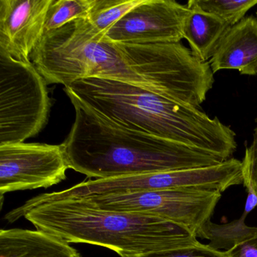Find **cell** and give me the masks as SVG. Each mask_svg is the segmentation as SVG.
Wrapping results in <instances>:
<instances>
[{
  "instance_id": "6da1fadb",
  "label": "cell",
  "mask_w": 257,
  "mask_h": 257,
  "mask_svg": "<svg viewBox=\"0 0 257 257\" xmlns=\"http://www.w3.org/2000/svg\"><path fill=\"white\" fill-rule=\"evenodd\" d=\"M76 118L63 149L69 168L88 178H115L211 166L214 155L124 127L64 90Z\"/></svg>"
},
{
  "instance_id": "7a4b0ae2",
  "label": "cell",
  "mask_w": 257,
  "mask_h": 257,
  "mask_svg": "<svg viewBox=\"0 0 257 257\" xmlns=\"http://www.w3.org/2000/svg\"><path fill=\"white\" fill-rule=\"evenodd\" d=\"M85 104L121 125L214 155L225 161L237 150L234 131L218 117L129 82L103 78L65 87Z\"/></svg>"
},
{
  "instance_id": "3957f363",
  "label": "cell",
  "mask_w": 257,
  "mask_h": 257,
  "mask_svg": "<svg viewBox=\"0 0 257 257\" xmlns=\"http://www.w3.org/2000/svg\"><path fill=\"white\" fill-rule=\"evenodd\" d=\"M25 217L37 230L68 243L103 246L121 257L199 243L186 228L156 216L100 208L82 198H65L31 206L22 205L6 215L8 222Z\"/></svg>"
},
{
  "instance_id": "277c9868",
  "label": "cell",
  "mask_w": 257,
  "mask_h": 257,
  "mask_svg": "<svg viewBox=\"0 0 257 257\" xmlns=\"http://www.w3.org/2000/svg\"><path fill=\"white\" fill-rule=\"evenodd\" d=\"M31 60L47 84H61L65 88L82 79L103 78L148 89L117 45L97 31L88 18L44 33Z\"/></svg>"
},
{
  "instance_id": "5b68a950",
  "label": "cell",
  "mask_w": 257,
  "mask_h": 257,
  "mask_svg": "<svg viewBox=\"0 0 257 257\" xmlns=\"http://www.w3.org/2000/svg\"><path fill=\"white\" fill-rule=\"evenodd\" d=\"M150 91L200 108L214 84L209 63L197 59L181 43L116 44Z\"/></svg>"
},
{
  "instance_id": "8992f818",
  "label": "cell",
  "mask_w": 257,
  "mask_h": 257,
  "mask_svg": "<svg viewBox=\"0 0 257 257\" xmlns=\"http://www.w3.org/2000/svg\"><path fill=\"white\" fill-rule=\"evenodd\" d=\"M50 109L47 82L34 64L0 49V145L38 135Z\"/></svg>"
},
{
  "instance_id": "52a82bcc",
  "label": "cell",
  "mask_w": 257,
  "mask_h": 257,
  "mask_svg": "<svg viewBox=\"0 0 257 257\" xmlns=\"http://www.w3.org/2000/svg\"><path fill=\"white\" fill-rule=\"evenodd\" d=\"M222 192L201 189H161L82 199L105 210L156 216L180 225L195 235L210 220Z\"/></svg>"
},
{
  "instance_id": "ba28073f",
  "label": "cell",
  "mask_w": 257,
  "mask_h": 257,
  "mask_svg": "<svg viewBox=\"0 0 257 257\" xmlns=\"http://www.w3.org/2000/svg\"><path fill=\"white\" fill-rule=\"evenodd\" d=\"M62 145L15 143L0 145V194L48 188L67 178Z\"/></svg>"
},
{
  "instance_id": "9c48e42d",
  "label": "cell",
  "mask_w": 257,
  "mask_h": 257,
  "mask_svg": "<svg viewBox=\"0 0 257 257\" xmlns=\"http://www.w3.org/2000/svg\"><path fill=\"white\" fill-rule=\"evenodd\" d=\"M191 10L174 0H143L105 34L115 44L180 43Z\"/></svg>"
},
{
  "instance_id": "30bf717a",
  "label": "cell",
  "mask_w": 257,
  "mask_h": 257,
  "mask_svg": "<svg viewBox=\"0 0 257 257\" xmlns=\"http://www.w3.org/2000/svg\"><path fill=\"white\" fill-rule=\"evenodd\" d=\"M52 0H0V49L15 59L31 61L44 34Z\"/></svg>"
},
{
  "instance_id": "8fae6325",
  "label": "cell",
  "mask_w": 257,
  "mask_h": 257,
  "mask_svg": "<svg viewBox=\"0 0 257 257\" xmlns=\"http://www.w3.org/2000/svg\"><path fill=\"white\" fill-rule=\"evenodd\" d=\"M213 73L236 70L241 75H257V18L246 16L231 27L209 61Z\"/></svg>"
},
{
  "instance_id": "7c38bea8",
  "label": "cell",
  "mask_w": 257,
  "mask_h": 257,
  "mask_svg": "<svg viewBox=\"0 0 257 257\" xmlns=\"http://www.w3.org/2000/svg\"><path fill=\"white\" fill-rule=\"evenodd\" d=\"M0 257H83L68 242L39 230L0 231Z\"/></svg>"
},
{
  "instance_id": "4fadbf2b",
  "label": "cell",
  "mask_w": 257,
  "mask_h": 257,
  "mask_svg": "<svg viewBox=\"0 0 257 257\" xmlns=\"http://www.w3.org/2000/svg\"><path fill=\"white\" fill-rule=\"evenodd\" d=\"M190 10L183 26V39L197 59L209 62L231 26L213 15Z\"/></svg>"
},
{
  "instance_id": "5bb4252c",
  "label": "cell",
  "mask_w": 257,
  "mask_h": 257,
  "mask_svg": "<svg viewBox=\"0 0 257 257\" xmlns=\"http://www.w3.org/2000/svg\"><path fill=\"white\" fill-rule=\"evenodd\" d=\"M247 213L243 212L240 217L224 224L208 220L195 233L197 238L210 240L208 246L216 250L227 251L257 234V227L249 226L245 222Z\"/></svg>"
},
{
  "instance_id": "9a60e30c",
  "label": "cell",
  "mask_w": 257,
  "mask_h": 257,
  "mask_svg": "<svg viewBox=\"0 0 257 257\" xmlns=\"http://www.w3.org/2000/svg\"><path fill=\"white\" fill-rule=\"evenodd\" d=\"M256 5L257 0H189L186 6L189 10L213 15L232 27Z\"/></svg>"
},
{
  "instance_id": "2e32d148",
  "label": "cell",
  "mask_w": 257,
  "mask_h": 257,
  "mask_svg": "<svg viewBox=\"0 0 257 257\" xmlns=\"http://www.w3.org/2000/svg\"><path fill=\"white\" fill-rule=\"evenodd\" d=\"M143 0H94L88 19L91 25L105 34Z\"/></svg>"
},
{
  "instance_id": "e0dca14e",
  "label": "cell",
  "mask_w": 257,
  "mask_h": 257,
  "mask_svg": "<svg viewBox=\"0 0 257 257\" xmlns=\"http://www.w3.org/2000/svg\"><path fill=\"white\" fill-rule=\"evenodd\" d=\"M94 0H52L48 10L44 33L58 29L67 23L86 19Z\"/></svg>"
},
{
  "instance_id": "ac0fdd59",
  "label": "cell",
  "mask_w": 257,
  "mask_h": 257,
  "mask_svg": "<svg viewBox=\"0 0 257 257\" xmlns=\"http://www.w3.org/2000/svg\"><path fill=\"white\" fill-rule=\"evenodd\" d=\"M138 257H226L223 251L212 249L201 242L192 246L152 252Z\"/></svg>"
},
{
  "instance_id": "d6986e66",
  "label": "cell",
  "mask_w": 257,
  "mask_h": 257,
  "mask_svg": "<svg viewBox=\"0 0 257 257\" xmlns=\"http://www.w3.org/2000/svg\"><path fill=\"white\" fill-rule=\"evenodd\" d=\"M250 145L246 146L242 162L243 183H249L257 195V117Z\"/></svg>"
},
{
  "instance_id": "ffe728a7",
  "label": "cell",
  "mask_w": 257,
  "mask_h": 257,
  "mask_svg": "<svg viewBox=\"0 0 257 257\" xmlns=\"http://www.w3.org/2000/svg\"><path fill=\"white\" fill-rule=\"evenodd\" d=\"M223 252L226 257H257V234Z\"/></svg>"
},
{
  "instance_id": "44dd1931",
  "label": "cell",
  "mask_w": 257,
  "mask_h": 257,
  "mask_svg": "<svg viewBox=\"0 0 257 257\" xmlns=\"http://www.w3.org/2000/svg\"><path fill=\"white\" fill-rule=\"evenodd\" d=\"M256 18H257V12H256Z\"/></svg>"
}]
</instances>
